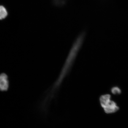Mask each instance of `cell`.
Returning <instances> with one entry per match:
<instances>
[{
  "mask_svg": "<svg viewBox=\"0 0 128 128\" xmlns=\"http://www.w3.org/2000/svg\"><path fill=\"white\" fill-rule=\"evenodd\" d=\"M86 34L85 31L81 32L74 42L60 75L44 97V100L46 101L50 102L54 98L64 80L69 72L78 52L82 46L85 38Z\"/></svg>",
  "mask_w": 128,
  "mask_h": 128,
  "instance_id": "obj_1",
  "label": "cell"
},
{
  "mask_svg": "<svg viewBox=\"0 0 128 128\" xmlns=\"http://www.w3.org/2000/svg\"><path fill=\"white\" fill-rule=\"evenodd\" d=\"M99 100L101 106L107 114L114 113L119 110V106L116 102L112 100L111 96L109 94L101 96Z\"/></svg>",
  "mask_w": 128,
  "mask_h": 128,
  "instance_id": "obj_2",
  "label": "cell"
},
{
  "mask_svg": "<svg viewBox=\"0 0 128 128\" xmlns=\"http://www.w3.org/2000/svg\"><path fill=\"white\" fill-rule=\"evenodd\" d=\"M9 82L7 75L5 73L1 74L0 76V88L2 92H6L8 89Z\"/></svg>",
  "mask_w": 128,
  "mask_h": 128,
  "instance_id": "obj_3",
  "label": "cell"
},
{
  "mask_svg": "<svg viewBox=\"0 0 128 128\" xmlns=\"http://www.w3.org/2000/svg\"><path fill=\"white\" fill-rule=\"evenodd\" d=\"M8 12L7 10L4 6L1 5L0 7V19L3 20L8 16Z\"/></svg>",
  "mask_w": 128,
  "mask_h": 128,
  "instance_id": "obj_4",
  "label": "cell"
},
{
  "mask_svg": "<svg viewBox=\"0 0 128 128\" xmlns=\"http://www.w3.org/2000/svg\"><path fill=\"white\" fill-rule=\"evenodd\" d=\"M68 0H52V4L58 7H63L66 4Z\"/></svg>",
  "mask_w": 128,
  "mask_h": 128,
  "instance_id": "obj_5",
  "label": "cell"
},
{
  "mask_svg": "<svg viewBox=\"0 0 128 128\" xmlns=\"http://www.w3.org/2000/svg\"><path fill=\"white\" fill-rule=\"evenodd\" d=\"M111 92L114 95H118L121 94V90L117 86H114L111 88Z\"/></svg>",
  "mask_w": 128,
  "mask_h": 128,
  "instance_id": "obj_6",
  "label": "cell"
}]
</instances>
